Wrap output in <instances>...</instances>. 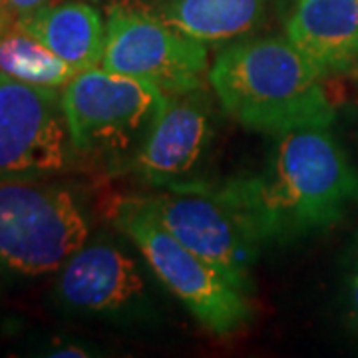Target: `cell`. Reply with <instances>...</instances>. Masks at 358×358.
<instances>
[{
	"mask_svg": "<svg viewBox=\"0 0 358 358\" xmlns=\"http://www.w3.org/2000/svg\"><path fill=\"white\" fill-rule=\"evenodd\" d=\"M275 138L261 171L219 183L263 245L329 229L358 203V169L331 124L299 126Z\"/></svg>",
	"mask_w": 358,
	"mask_h": 358,
	"instance_id": "cell-1",
	"label": "cell"
},
{
	"mask_svg": "<svg viewBox=\"0 0 358 358\" xmlns=\"http://www.w3.org/2000/svg\"><path fill=\"white\" fill-rule=\"evenodd\" d=\"M324 74L291 40H233L209 68V84L231 120L259 134L279 136L308 124H333Z\"/></svg>",
	"mask_w": 358,
	"mask_h": 358,
	"instance_id": "cell-2",
	"label": "cell"
},
{
	"mask_svg": "<svg viewBox=\"0 0 358 358\" xmlns=\"http://www.w3.org/2000/svg\"><path fill=\"white\" fill-rule=\"evenodd\" d=\"M114 223L138 249L155 279L207 333L229 338L243 333L253 322L255 308L251 293L178 241L134 197L115 205Z\"/></svg>",
	"mask_w": 358,
	"mask_h": 358,
	"instance_id": "cell-3",
	"label": "cell"
},
{
	"mask_svg": "<svg viewBox=\"0 0 358 358\" xmlns=\"http://www.w3.org/2000/svg\"><path fill=\"white\" fill-rule=\"evenodd\" d=\"M86 209L64 185L0 181V261L18 275L60 271L88 243Z\"/></svg>",
	"mask_w": 358,
	"mask_h": 358,
	"instance_id": "cell-4",
	"label": "cell"
},
{
	"mask_svg": "<svg viewBox=\"0 0 358 358\" xmlns=\"http://www.w3.org/2000/svg\"><path fill=\"white\" fill-rule=\"evenodd\" d=\"M76 154L124 164L140 148L167 100L166 92L102 66L78 72L62 88Z\"/></svg>",
	"mask_w": 358,
	"mask_h": 358,
	"instance_id": "cell-5",
	"label": "cell"
},
{
	"mask_svg": "<svg viewBox=\"0 0 358 358\" xmlns=\"http://www.w3.org/2000/svg\"><path fill=\"white\" fill-rule=\"evenodd\" d=\"M134 199L178 241L253 294L251 271L263 243L219 183L193 179Z\"/></svg>",
	"mask_w": 358,
	"mask_h": 358,
	"instance_id": "cell-6",
	"label": "cell"
},
{
	"mask_svg": "<svg viewBox=\"0 0 358 358\" xmlns=\"http://www.w3.org/2000/svg\"><path fill=\"white\" fill-rule=\"evenodd\" d=\"M100 66L150 82L166 94L201 88L211 68L207 44L185 36L152 10L126 2L108 8Z\"/></svg>",
	"mask_w": 358,
	"mask_h": 358,
	"instance_id": "cell-7",
	"label": "cell"
},
{
	"mask_svg": "<svg viewBox=\"0 0 358 358\" xmlns=\"http://www.w3.org/2000/svg\"><path fill=\"white\" fill-rule=\"evenodd\" d=\"M76 155L62 88L0 74V181H36L70 167Z\"/></svg>",
	"mask_w": 358,
	"mask_h": 358,
	"instance_id": "cell-8",
	"label": "cell"
},
{
	"mask_svg": "<svg viewBox=\"0 0 358 358\" xmlns=\"http://www.w3.org/2000/svg\"><path fill=\"white\" fill-rule=\"evenodd\" d=\"M56 294L70 310L112 320H141L152 310L140 261L112 239L80 247L60 268Z\"/></svg>",
	"mask_w": 358,
	"mask_h": 358,
	"instance_id": "cell-9",
	"label": "cell"
},
{
	"mask_svg": "<svg viewBox=\"0 0 358 358\" xmlns=\"http://www.w3.org/2000/svg\"><path fill=\"white\" fill-rule=\"evenodd\" d=\"M211 120L213 108L203 86L183 94H167L154 126L124 167L152 187L197 179L193 173L213 138Z\"/></svg>",
	"mask_w": 358,
	"mask_h": 358,
	"instance_id": "cell-10",
	"label": "cell"
},
{
	"mask_svg": "<svg viewBox=\"0 0 358 358\" xmlns=\"http://www.w3.org/2000/svg\"><path fill=\"white\" fill-rule=\"evenodd\" d=\"M287 38L324 76L350 70L358 62V0H296Z\"/></svg>",
	"mask_w": 358,
	"mask_h": 358,
	"instance_id": "cell-11",
	"label": "cell"
},
{
	"mask_svg": "<svg viewBox=\"0 0 358 358\" xmlns=\"http://www.w3.org/2000/svg\"><path fill=\"white\" fill-rule=\"evenodd\" d=\"M18 24L50 48L76 72L102 64L106 20L88 2L42 6L18 18Z\"/></svg>",
	"mask_w": 358,
	"mask_h": 358,
	"instance_id": "cell-12",
	"label": "cell"
},
{
	"mask_svg": "<svg viewBox=\"0 0 358 358\" xmlns=\"http://www.w3.org/2000/svg\"><path fill=\"white\" fill-rule=\"evenodd\" d=\"M152 13L203 44L245 38L263 24L267 0H159Z\"/></svg>",
	"mask_w": 358,
	"mask_h": 358,
	"instance_id": "cell-13",
	"label": "cell"
},
{
	"mask_svg": "<svg viewBox=\"0 0 358 358\" xmlns=\"http://www.w3.org/2000/svg\"><path fill=\"white\" fill-rule=\"evenodd\" d=\"M0 74L46 88H64L78 72L22 26H0Z\"/></svg>",
	"mask_w": 358,
	"mask_h": 358,
	"instance_id": "cell-14",
	"label": "cell"
},
{
	"mask_svg": "<svg viewBox=\"0 0 358 358\" xmlns=\"http://www.w3.org/2000/svg\"><path fill=\"white\" fill-rule=\"evenodd\" d=\"M48 0H4V8H8L10 13H14L18 18L26 16V14L34 13L42 6H46Z\"/></svg>",
	"mask_w": 358,
	"mask_h": 358,
	"instance_id": "cell-15",
	"label": "cell"
},
{
	"mask_svg": "<svg viewBox=\"0 0 358 358\" xmlns=\"http://www.w3.org/2000/svg\"><path fill=\"white\" fill-rule=\"evenodd\" d=\"M346 294H348V307L352 313V319L358 322V271H352V275L348 277Z\"/></svg>",
	"mask_w": 358,
	"mask_h": 358,
	"instance_id": "cell-16",
	"label": "cell"
},
{
	"mask_svg": "<svg viewBox=\"0 0 358 358\" xmlns=\"http://www.w3.org/2000/svg\"><path fill=\"white\" fill-rule=\"evenodd\" d=\"M52 358H68V357H92V352L86 350V346L82 345H62L52 348L48 352Z\"/></svg>",
	"mask_w": 358,
	"mask_h": 358,
	"instance_id": "cell-17",
	"label": "cell"
},
{
	"mask_svg": "<svg viewBox=\"0 0 358 358\" xmlns=\"http://www.w3.org/2000/svg\"><path fill=\"white\" fill-rule=\"evenodd\" d=\"M350 259H352V265H355V271H358V239L355 241V247H352V253H350Z\"/></svg>",
	"mask_w": 358,
	"mask_h": 358,
	"instance_id": "cell-18",
	"label": "cell"
},
{
	"mask_svg": "<svg viewBox=\"0 0 358 358\" xmlns=\"http://www.w3.org/2000/svg\"><path fill=\"white\" fill-rule=\"evenodd\" d=\"M2 6H4V0H0V8H2Z\"/></svg>",
	"mask_w": 358,
	"mask_h": 358,
	"instance_id": "cell-19",
	"label": "cell"
},
{
	"mask_svg": "<svg viewBox=\"0 0 358 358\" xmlns=\"http://www.w3.org/2000/svg\"><path fill=\"white\" fill-rule=\"evenodd\" d=\"M0 268H2V261H0Z\"/></svg>",
	"mask_w": 358,
	"mask_h": 358,
	"instance_id": "cell-20",
	"label": "cell"
}]
</instances>
